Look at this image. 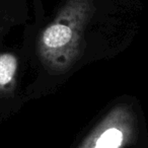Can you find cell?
Listing matches in <instances>:
<instances>
[{
	"mask_svg": "<svg viewBox=\"0 0 148 148\" xmlns=\"http://www.w3.org/2000/svg\"><path fill=\"white\" fill-rule=\"evenodd\" d=\"M92 13V0H66L54 21L42 32L38 52L43 65L51 73H63L76 61Z\"/></svg>",
	"mask_w": 148,
	"mask_h": 148,
	"instance_id": "cell-1",
	"label": "cell"
},
{
	"mask_svg": "<svg viewBox=\"0 0 148 148\" xmlns=\"http://www.w3.org/2000/svg\"><path fill=\"white\" fill-rule=\"evenodd\" d=\"M137 122L132 110L118 105L83 139L78 148H126L136 138Z\"/></svg>",
	"mask_w": 148,
	"mask_h": 148,
	"instance_id": "cell-2",
	"label": "cell"
},
{
	"mask_svg": "<svg viewBox=\"0 0 148 148\" xmlns=\"http://www.w3.org/2000/svg\"><path fill=\"white\" fill-rule=\"evenodd\" d=\"M18 62L12 53L0 52V97L13 92Z\"/></svg>",
	"mask_w": 148,
	"mask_h": 148,
	"instance_id": "cell-3",
	"label": "cell"
}]
</instances>
